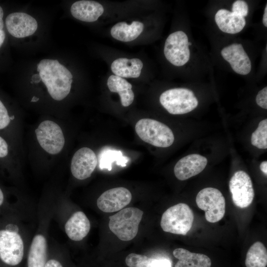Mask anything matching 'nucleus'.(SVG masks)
I'll return each instance as SVG.
<instances>
[{"instance_id":"obj_26","label":"nucleus","mask_w":267,"mask_h":267,"mask_svg":"<svg viewBox=\"0 0 267 267\" xmlns=\"http://www.w3.org/2000/svg\"><path fill=\"white\" fill-rule=\"evenodd\" d=\"M251 143L259 149L267 148V119L261 121L257 129L252 134Z\"/></svg>"},{"instance_id":"obj_14","label":"nucleus","mask_w":267,"mask_h":267,"mask_svg":"<svg viewBox=\"0 0 267 267\" xmlns=\"http://www.w3.org/2000/svg\"><path fill=\"white\" fill-rule=\"evenodd\" d=\"M221 54L235 73L246 75L250 72L251 62L241 44L234 43L223 47Z\"/></svg>"},{"instance_id":"obj_24","label":"nucleus","mask_w":267,"mask_h":267,"mask_svg":"<svg viewBox=\"0 0 267 267\" xmlns=\"http://www.w3.org/2000/svg\"><path fill=\"white\" fill-rule=\"evenodd\" d=\"M267 251L264 245L260 241L255 242L248 249L246 259V267H266Z\"/></svg>"},{"instance_id":"obj_5","label":"nucleus","mask_w":267,"mask_h":267,"mask_svg":"<svg viewBox=\"0 0 267 267\" xmlns=\"http://www.w3.org/2000/svg\"><path fill=\"white\" fill-rule=\"evenodd\" d=\"M159 100L161 105L170 114L187 113L197 107L198 101L193 92L186 88H175L163 92Z\"/></svg>"},{"instance_id":"obj_30","label":"nucleus","mask_w":267,"mask_h":267,"mask_svg":"<svg viewBox=\"0 0 267 267\" xmlns=\"http://www.w3.org/2000/svg\"><path fill=\"white\" fill-rule=\"evenodd\" d=\"M146 257L145 255L131 253L127 256L125 262L129 267H134Z\"/></svg>"},{"instance_id":"obj_39","label":"nucleus","mask_w":267,"mask_h":267,"mask_svg":"<svg viewBox=\"0 0 267 267\" xmlns=\"http://www.w3.org/2000/svg\"><path fill=\"white\" fill-rule=\"evenodd\" d=\"M3 194L2 193V191H1V189L0 188V206L2 205L3 202Z\"/></svg>"},{"instance_id":"obj_32","label":"nucleus","mask_w":267,"mask_h":267,"mask_svg":"<svg viewBox=\"0 0 267 267\" xmlns=\"http://www.w3.org/2000/svg\"><path fill=\"white\" fill-rule=\"evenodd\" d=\"M8 153V145L6 141L0 136V158L6 157Z\"/></svg>"},{"instance_id":"obj_33","label":"nucleus","mask_w":267,"mask_h":267,"mask_svg":"<svg viewBox=\"0 0 267 267\" xmlns=\"http://www.w3.org/2000/svg\"><path fill=\"white\" fill-rule=\"evenodd\" d=\"M44 267H64L61 262L55 259L47 260Z\"/></svg>"},{"instance_id":"obj_27","label":"nucleus","mask_w":267,"mask_h":267,"mask_svg":"<svg viewBox=\"0 0 267 267\" xmlns=\"http://www.w3.org/2000/svg\"><path fill=\"white\" fill-rule=\"evenodd\" d=\"M134 267H171V264L167 259H156L146 256Z\"/></svg>"},{"instance_id":"obj_28","label":"nucleus","mask_w":267,"mask_h":267,"mask_svg":"<svg viewBox=\"0 0 267 267\" xmlns=\"http://www.w3.org/2000/svg\"><path fill=\"white\" fill-rule=\"evenodd\" d=\"M231 9V12L234 14L244 18L248 15L249 12V7L247 2L242 0L235 1L232 4Z\"/></svg>"},{"instance_id":"obj_23","label":"nucleus","mask_w":267,"mask_h":267,"mask_svg":"<svg viewBox=\"0 0 267 267\" xmlns=\"http://www.w3.org/2000/svg\"><path fill=\"white\" fill-rule=\"evenodd\" d=\"M143 28V23L139 21H133L130 25L125 22H121L112 27L110 34L116 40L124 42H130L141 34Z\"/></svg>"},{"instance_id":"obj_36","label":"nucleus","mask_w":267,"mask_h":267,"mask_svg":"<svg viewBox=\"0 0 267 267\" xmlns=\"http://www.w3.org/2000/svg\"><path fill=\"white\" fill-rule=\"evenodd\" d=\"M3 16V11L2 10V8L0 6V29L2 30L3 28V21L2 20V18Z\"/></svg>"},{"instance_id":"obj_22","label":"nucleus","mask_w":267,"mask_h":267,"mask_svg":"<svg viewBox=\"0 0 267 267\" xmlns=\"http://www.w3.org/2000/svg\"><path fill=\"white\" fill-rule=\"evenodd\" d=\"M107 85L110 91L118 93L124 107H128L133 103L134 95L132 85L126 79L112 75L108 78Z\"/></svg>"},{"instance_id":"obj_3","label":"nucleus","mask_w":267,"mask_h":267,"mask_svg":"<svg viewBox=\"0 0 267 267\" xmlns=\"http://www.w3.org/2000/svg\"><path fill=\"white\" fill-rule=\"evenodd\" d=\"M135 130L141 140L156 147H168L174 141V135L171 129L154 119L139 120L135 124Z\"/></svg>"},{"instance_id":"obj_38","label":"nucleus","mask_w":267,"mask_h":267,"mask_svg":"<svg viewBox=\"0 0 267 267\" xmlns=\"http://www.w3.org/2000/svg\"><path fill=\"white\" fill-rule=\"evenodd\" d=\"M5 38V35L3 30L0 29V47L4 42Z\"/></svg>"},{"instance_id":"obj_9","label":"nucleus","mask_w":267,"mask_h":267,"mask_svg":"<svg viewBox=\"0 0 267 267\" xmlns=\"http://www.w3.org/2000/svg\"><path fill=\"white\" fill-rule=\"evenodd\" d=\"M188 41L187 35L182 31L171 34L167 38L164 53L167 60L173 65L181 66L185 64L190 59Z\"/></svg>"},{"instance_id":"obj_10","label":"nucleus","mask_w":267,"mask_h":267,"mask_svg":"<svg viewBox=\"0 0 267 267\" xmlns=\"http://www.w3.org/2000/svg\"><path fill=\"white\" fill-rule=\"evenodd\" d=\"M229 187L235 206L245 208L250 205L254 197V191L248 174L243 171L236 172L229 180Z\"/></svg>"},{"instance_id":"obj_25","label":"nucleus","mask_w":267,"mask_h":267,"mask_svg":"<svg viewBox=\"0 0 267 267\" xmlns=\"http://www.w3.org/2000/svg\"><path fill=\"white\" fill-rule=\"evenodd\" d=\"M129 161V158L123 155L119 150L106 149L99 156V167L101 169H106L110 171L113 162L119 166L125 167Z\"/></svg>"},{"instance_id":"obj_11","label":"nucleus","mask_w":267,"mask_h":267,"mask_svg":"<svg viewBox=\"0 0 267 267\" xmlns=\"http://www.w3.org/2000/svg\"><path fill=\"white\" fill-rule=\"evenodd\" d=\"M97 165L94 152L87 147L78 149L73 155L71 162V172L75 178L85 179L89 177Z\"/></svg>"},{"instance_id":"obj_34","label":"nucleus","mask_w":267,"mask_h":267,"mask_svg":"<svg viewBox=\"0 0 267 267\" xmlns=\"http://www.w3.org/2000/svg\"><path fill=\"white\" fill-rule=\"evenodd\" d=\"M260 169L266 175H267V161L262 162L260 165Z\"/></svg>"},{"instance_id":"obj_16","label":"nucleus","mask_w":267,"mask_h":267,"mask_svg":"<svg viewBox=\"0 0 267 267\" xmlns=\"http://www.w3.org/2000/svg\"><path fill=\"white\" fill-rule=\"evenodd\" d=\"M70 11L76 19L92 22L96 21L103 14L104 8L100 3L95 1L82 0L73 3Z\"/></svg>"},{"instance_id":"obj_7","label":"nucleus","mask_w":267,"mask_h":267,"mask_svg":"<svg viewBox=\"0 0 267 267\" xmlns=\"http://www.w3.org/2000/svg\"><path fill=\"white\" fill-rule=\"evenodd\" d=\"M40 146L47 153L56 155L63 149L65 137L61 127L51 120L42 122L35 130Z\"/></svg>"},{"instance_id":"obj_35","label":"nucleus","mask_w":267,"mask_h":267,"mask_svg":"<svg viewBox=\"0 0 267 267\" xmlns=\"http://www.w3.org/2000/svg\"><path fill=\"white\" fill-rule=\"evenodd\" d=\"M263 23L266 27H267V4L265 8L264 13L263 17Z\"/></svg>"},{"instance_id":"obj_8","label":"nucleus","mask_w":267,"mask_h":267,"mask_svg":"<svg viewBox=\"0 0 267 267\" xmlns=\"http://www.w3.org/2000/svg\"><path fill=\"white\" fill-rule=\"evenodd\" d=\"M24 246L23 240L16 232L0 230V259L4 264L16 266L23 260Z\"/></svg>"},{"instance_id":"obj_40","label":"nucleus","mask_w":267,"mask_h":267,"mask_svg":"<svg viewBox=\"0 0 267 267\" xmlns=\"http://www.w3.org/2000/svg\"><path fill=\"white\" fill-rule=\"evenodd\" d=\"M38 100V98L36 99L35 97H34V98H33L32 101H33V100Z\"/></svg>"},{"instance_id":"obj_41","label":"nucleus","mask_w":267,"mask_h":267,"mask_svg":"<svg viewBox=\"0 0 267 267\" xmlns=\"http://www.w3.org/2000/svg\"><path fill=\"white\" fill-rule=\"evenodd\" d=\"M14 117V116H12L10 117L11 120L13 119Z\"/></svg>"},{"instance_id":"obj_29","label":"nucleus","mask_w":267,"mask_h":267,"mask_svg":"<svg viewBox=\"0 0 267 267\" xmlns=\"http://www.w3.org/2000/svg\"><path fill=\"white\" fill-rule=\"evenodd\" d=\"M10 120L6 107L0 100V130L6 127L9 124Z\"/></svg>"},{"instance_id":"obj_4","label":"nucleus","mask_w":267,"mask_h":267,"mask_svg":"<svg viewBox=\"0 0 267 267\" xmlns=\"http://www.w3.org/2000/svg\"><path fill=\"white\" fill-rule=\"evenodd\" d=\"M194 214L188 205L179 203L168 208L162 215L160 225L167 232L185 235L191 229Z\"/></svg>"},{"instance_id":"obj_19","label":"nucleus","mask_w":267,"mask_h":267,"mask_svg":"<svg viewBox=\"0 0 267 267\" xmlns=\"http://www.w3.org/2000/svg\"><path fill=\"white\" fill-rule=\"evenodd\" d=\"M47 260L46 239L42 234H37L33 237L30 247L27 267H44Z\"/></svg>"},{"instance_id":"obj_21","label":"nucleus","mask_w":267,"mask_h":267,"mask_svg":"<svg viewBox=\"0 0 267 267\" xmlns=\"http://www.w3.org/2000/svg\"><path fill=\"white\" fill-rule=\"evenodd\" d=\"M173 255L178 259L175 267H211V259L206 255L192 253L183 248L174 250Z\"/></svg>"},{"instance_id":"obj_17","label":"nucleus","mask_w":267,"mask_h":267,"mask_svg":"<svg viewBox=\"0 0 267 267\" xmlns=\"http://www.w3.org/2000/svg\"><path fill=\"white\" fill-rule=\"evenodd\" d=\"M90 228L89 220L82 211L74 213L65 224V231L72 240L81 241L89 233Z\"/></svg>"},{"instance_id":"obj_2","label":"nucleus","mask_w":267,"mask_h":267,"mask_svg":"<svg viewBox=\"0 0 267 267\" xmlns=\"http://www.w3.org/2000/svg\"><path fill=\"white\" fill-rule=\"evenodd\" d=\"M143 214V211L137 208L123 209L109 217V229L121 240H131L137 234Z\"/></svg>"},{"instance_id":"obj_31","label":"nucleus","mask_w":267,"mask_h":267,"mask_svg":"<svg viewBox=\"0 0 267 267\" xmlns=\"http://www.w3.org/2000/svg\"><path fill=\"white\" fill-rule=\"evenodd\" d=\"M257 104L261 107L267 109V87L260 90L256 98Z\"/></svg>"},{"instance_id":"obj_1","label":"nucleus","mask_w":267,"mask_h":267,"mask_svg":"<svg viewBox=\"0 0 267 267\" xmlns=\"http://www.w3.org/2000/svg\"><path fill=\"white\" fill-rule=\"evenodd\" d=\"M37 71L50 96L60 101L69 93L73 76L57 60L44 59L37 65Z\"/></svg>"},{"instance_id":"obj_12","label":"nucleus","mask_w":267,"mask_h":267,"mask_svg":"<svg viewBox=\"0 0 267 267\" xmlns=\"http://www.w3.org/2000/svg\"><path fill=\"white\" fill-rule=\"evenodd\" d=\"M132 198L131 192L126 188H113L100 195L97 200V205L104 212H115L120 211L128 205Z\"/></svg>"},{"instance_id":"obj_37","label":"nucleus","mask_w":267,"mask_h":267,"mask_svg":"<svg viewBox=\"0 0 267 267\" xmlns=\"http://www.w3.org/2000/svg\"><path fill=\"white\" fill-rule=\"evenodd\" d=\"M32 81L34 83H39L41 81L40 75L38 74H34L32 77Z\"/></svg>"},{"instance_id":"obj_13","label":"nucleus","mask_w":267,"mask_h":267,"mask_svg":"<svg viewBox=\"0 0 267 267\" xmlns=\"http://www.w3.org/2000/svg\"><path fill=\"white\" fill-rule=\"evenodd\" d=\"M5 24L8 33L17 38L33 35L38 28L36 20L31 15L23 12L9 14L5 19Z\"/></svg>"},{"instance_id":"obj_20","label":"nucleus","mask_w":267,"mask_h":267,"mask_svg":"<svg viewBox=\"0 0 267 267\" xmlns=\"http://www.w3.org/2000/svg\"><path fill=\"white\" fill-rule=\"evenodd\" d=\"M142 67V62L136 58H119L115 60L111 65V69L115 75L123 78H138Z\"/></svg>"},{"instance_id":"obj_18","label":"nucleus","mask_w":267,"mask_h":267,"mask_svg":"<svg viewBox=\"0 0 267 267\" xmlns=\"http://www.w3.org/2000/svg\"><path fill=\"white\" fill-rule=\"evenodd\" d=\"M215 20L222 32L230 34L239 33L246 25L244 17L237 15L225 9H221L217 12Z\"/></svg>"},{"instance_id":"obj_15","label":"nucleus","mask_w":267,"mask_h":267,"mask_svg":"<svg viewBox=\"0 0 267 267\" xmlns=\"http://www.w3.org/2000/svg\"><path fill=\"white\" fill-rule=\"evenodd\" d=\"M207 164V158L198 154H192L180 159L174 167V174L180 180H184L201 173Z\"/></svg>"},{"instance_id":"obj_6","label":"nucleus","mask_w":267,"mask_h":267,"mask_svg":"<svg viewBox=\"0 0 267 267\" xmlns=\"http://www.w3.org/2000/svg\"><path fill=\"white\" fill-rule=\"evenodd\" d=\"M198 207L205 212L208 222H219L224 216L225 201L222 192L217 188L207 187L201 190L196 197Z\"/></svg>"}]
</instances>
